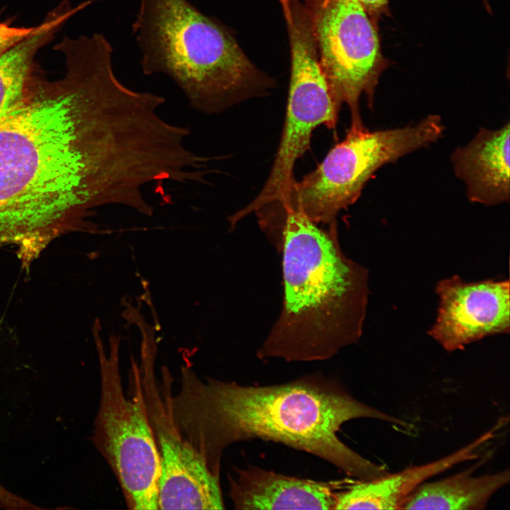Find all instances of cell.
I'll use <instances>...</instances> for the list:
<instances>
[{"mask_svg": "<svg viewBox=\"0 0 510 510\" xmlns=\"http://www.w3.org/2000/svg\"><path fill=\"white\" fill-rule=\"evenodd\" d=\"M283 11L284 16L286 22H289L291 18L290 6L293 0H278Z\"/></svg>", "mask_w": 510, "mask_h": 510, "instance_id": "obj_19", "label": "cell"}, {"mask_svg": "<svg viewBox=\"0 0 510 510\" xmlns=\"http://www.w3.org/2000/svg\"><path fill=\"white\" fill-rule=\"evenodd\" d=\"M171 406L182 434L219 477L230 446L259 438L314 455L352 479L370 480L387 471L346 446L337 433L344 423L361 418L403 425L317 374L281 384L243 385L202 379L185 366Z\"/></svg>", "mask_w": 510, "mask_h": 510, "instance_id": "obj_2", "label": "cell"}, {"mask_svg": "<svg viewBox=\"0 0 510 510\" xmlns=\"http://www.w3.org/2000/svg\"><path fill=\"white\" fill-rule=\"evenodd\" d=\"M65 21L64 14L52 12L35 33L0 56V114L23 98L33 78L35 55Z\"/></svg>", "mask_w": 510, "mask_h": 510, "instance_id": "obj_15", "label": "cell"}, {"mask_svg": "<svg viewBox=\"0 0 510 510\" xmlns=\"http://www.w3.org/2000/svg\"><path fill=\"white\" fill-rule=\"evenodd\" d=\"M302 1L333 102L339 110L348 106L351 124H363L360 98L365 95L373 108L380 77L390 65L382 53L378 26L354 0Z\"/></svg>", "mask_w": 510, "mask_h": 510, "instance_id": "obj_8", "label": "cell"}, {"mask_svg": "<svg viewBox=\"0 0 510 510\" xmlns=\"http://www.w3.org/2000/svg\"><path fill=\"white\" fill-rule=\"evenodd\" d=\"M96 319L92 327L100 370V401L93 443L113 470L129 509H159V456L150 425L139 365L132 362L130 392L123 390L120 339L106 352Z\"/></svg>", "mask_w": 510, "mask_h": 510, "instance_id": "obj_6", "label": "cell"}, {"mask_svg": "<svg viewBox=\"0 0 510 510\" xmlns=\"http://www.w3.org/2000/svg\"><path fill=\"white\" fill-rule=\"evenodd\" d=\"M436 292L438 307L429 334L445 350H462L487 336L509 333L508 279L467 282L453 276L441 280Z\"/></svg>", "mask_w": 510, "mask_h": 510, "instance_id": "obj_10", "label": "cell"}, {"mask_svg": "<svg viewBox=\"0 0 510 510\" xmlns=\"http://www.w3.org/2000/svg\"><path fill=\"white\" fill-rule=\"evenodd\" d=\"M353 480L316 481L249 465L229 475L230 496L237 509H335Z\"/></svg>", "mask_w": 510, "mask_h": 510, "instance_id": "obj_11", "label": "cell"}, {"mask_svg": "<svg viewBox=\"0 0 510 510\" xmlns=\"http://www.w3.org/2000/svg\"><path fill=\"white\" fill-rule=\"evenodd\" d=\"M0 508L5 509H38V506L8 490L0 483Z\"/></svg>", "mask_w": 510, "mask_h": 510, "instance_id": "obj_17", "label": "cell"}, {"mask_svg": "<svg viewBox=\"0 0 510 510\" xmlns=\"http://www.w3.org/2000/svg\"><path fill=\"white\" fill-rule=\"evenodd\" d=\"M137 167L132 124L101 74L71 61L57 81L33 78L0 114V247L28 271L56 238L97 232L89 218L127 203Z\"/></svg>", "mask_w": 510, "mask_h": 510, "instance_id": "obj_1", "label": "cell"}, {"mask_svg": "<svg viewBox=\"0 0 510 510\" xmlns=\"http://www.w3.org/2000/svg\"><path fill=\"white\" fill-rule=\"evenodd\" d=\"M496 430L492 428L439 459L370 480H353L338 494L335 509H403L421 484L458 464L477 458L480 448L494 438Z\"/></svg>", "mask_w": 510, "mask_h": 510, "instance_id": "obj_12", "label": "cell"}, {"mask_svg": "<svg viewBox=\"0 0 510 510\" xmlns=\"http://www.w3.org/2000/svg\"><path fill=\"white\" fill-rule=\"evenodd\" d=\"M142 335L139 368L160 462L159 509H222L220 477L212 472L174 420L170 371L162 367L161 380L156 377L154 336L149 332Z\"/></svg>", "mask_w": 510, "mask_h": 510, "instance_id": "obj_9", "label": "cell"}, {"mask_svg": "<svg viewBox=\"0 0 510 510\" xmlns=\"http://www.w3.org/2000/svg\"><path fill=\"white\" fill-rule=\"evenodd\" d=\"M255 213L282 253L284 285L280 314L257 357L324 361L356 343L366 314L368 271L343 252L336 222L322 227L277 203Z\"/></svg>", "mask_w": 510, "mask_h": 510, "instance_id": "obj_3", "label": "cell"}, {"mask_svg": "<svg viewBox=\"0 0 510 510\" xmlns=\"http://www.w3.org/2000/svg\"><path fill=\"white\" fill-rule=\"evenodd\" d=\"M33 27H14L0 23V56L32 35L38 29Z\"/></svg>", "mask_w": 510, "mask_h": 510, "instance_id": "obj_16", "label": "cell"}, {"mask_svg": "<svg viewBox=\"0 0 510 510\" xmlns=\"http://www.w3.org/2000/svg\"><path fill=\"white\" fill-rule=\"evenodd\" d=\"M132 30L143 74L170 77L196 111L220 113L273 86L230 30L188 0H140Z\"/></svg>", "mask_w": 510, "mask_h": 510, "instance_id": "obj_4", "label": "cell"}, {"mask_svg": "<svg viewBox=\"0 0 510 510\" xmlns=\"http://www.w3.org/2000/svg\"><path fill=\"white\" fill-rule=\"evenodd\" d=\"M443 133V125L434 114L392 129L371 131L364 124H351L344 140L318 166L301 181L295 180L274 202L319 225L336 222L338 213L358 199L377 171L431 146Z\"/></svg>", "mask_w": 510, "mask_h": 510, "instance_id": "obj_5", "label": "cell"}, {"mask_svg": "<svg viewBox=\"0 0 510 510\" xmlns=\"http://www.w3.org/2000/svg\"><path fill=\"white\" fill-rule=\"evenodd\" d=\"M358 2L368 13L375 25L382 16L388 13L389 0H354Z\"/></svg>", "mask_w": 510, "mask_h": 510, "instance_id": "obj_18", "label": "cell"}, {"mask_svg": "<svg viewBox=\"0 0 510 510\" xmlns=\"http://www.w3.org/2000/svg\"><path fill=\"white\" fill-rule=\"evenodd\" d=\"M509 122L497 129L481 128L466 144L455 149L450 162L473 203L493 206L510 198Z\"/></svg>", "mask_w": 510, "mask_h": 510, "instance_id": "obj_13", "label": "cell"}, {"mask_svg": "<svg viewBox=\"0 0 510 510\" xmlns=\"http://www.w3.org/2000/svg\"><path fill=\"white\" fill-rule=\"evenodd\" d=\"M483 1H484V2L485 6H487V0H483ZM487 8H489V6H487Z\"/></svg>", "mask_w": 510, "mask_h": 510, "instance_id": "obj_20", "label": "cell"}, {"mask_svg": "<svg viewBox=\"0 0 510 510\" xmlns=\"http://www.w3.org/2000/svg\"><path fill=\"white\" fill-rule=\"evenodd\" d=\"M464 470L436 481H426L410 496L403 509L480 510L509 482V469L474 475Z\"/></svg>", "mask_w": 510, "mask_h": 510, "instance_id": "obj_14", "label": "cell"}, {"mask_svg": "<svg viewBox=\"0 0 510 510\" xmlns=\"http://www.w3.org/2000/svg\"><path fill=\"white\" fill-rule=\"evenodd\" d=\"M290 11L291 72L283 134L268 177L243 208L246 214L281 198L295 181V164L310 148L314 129L321 125L335 128L338 120L339 110L320 67L309 13L302 0H293Z\"/></svg>", "mask_w": 510, "mask_h": 510, "instance_id": "obj_7", "label": "cell"}]
</instances>
